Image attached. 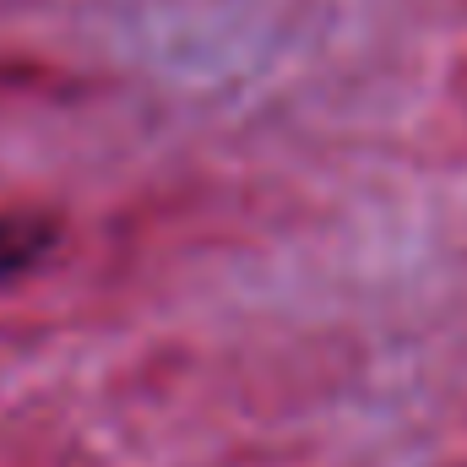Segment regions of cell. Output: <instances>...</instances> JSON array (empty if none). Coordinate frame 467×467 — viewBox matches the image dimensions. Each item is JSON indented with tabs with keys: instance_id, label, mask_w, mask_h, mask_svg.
<instances>
[{
	"instance_id": "1",
	"label": "cell",
	"mask_w": 467,
	"mask_h": 467,
	"mask_svg": "<svg viewBox=\"0 0 467 467\" xmlns=\"http://www.w3.org/2000/svg\"><path fill=\"white\" fill-rule=\"evenodd\" d=\"M55 244H60V218L49 207H11V213H0V283H16L33 266H44Z\"/></svg>"
}]
</instances>
